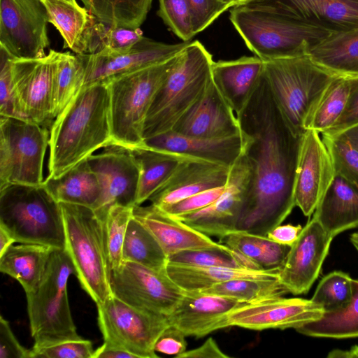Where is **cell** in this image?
<instances>
[{
  "label": "cell",
  "mask_w": 358,
  "mask_h": 358,
  "mask_svg": "<svg viewBox=\"0 0 358 358\" xmlns=\"http://www.w3.org/2000/svg\"><path fill=\"white\" fill-rule=\"evenodd\" d=\"M251 180L236 230L267 236L295 206L294 187L301 136L295 135L271 93L264 71L236 115Z\"/></svg>",
  "instance_id": "obj_1"
},
{
  "label": "cell",
  "mask_w": 358,
  "mask_h": 358,
  "mask_svg": "<svg viewBox=\"0 0 358 358\" xmlns=\"http://www.w3.org/2000/svg\"><path fill=\"white\" fill-rule=\"evenodd\" d=\"M112 144L107 84L83 87L51 124L48 178H57Z\"/></svg>",
  "instance_id": "obj_2"
},
{
  "label": "cell",
  "mask_w": 358,
  "mask_h": 358,
  "mask_svg": "<svg viewBox=\"0 0 358 358\" xmlns=\"http://www.w3.org/2000/svg\"><path fill=\"white\" fill-rule=\"evenodd\" d=\"M213 63L202 43L189 42L154 97L144 123V140L172 131L212 81Z\"/></svg>",
  "instance_id": "obj_3"
},
{
  "label": "cell",
  "mask_w": 358,
  "mask_h": 358,
  "mask_svg": "<svg viewBox=\"0 0 358 358\" xmlns=\"http://www.w3.org/2000/svg\"><path fill=\"white\" fill-rule=\"evenodd\" d=\"M229 18L247 47L263 61L307 54L334 33L250 5L232 7Z\"/></svg>",
  "instance_id": "obj_4"
},
{
  "label": "cell",
  "mask_w": 358,
  "mask_h": 358,
  "mask_svg": "<svg viewBox=\"0 0 358 358\" xmlns=\"http://www.w3.org/2000/svg\"><path fill=\"white\" fill-rule=\"evenodd\" d=\"M0 227L17 243L65 248L60 203L43 184L0 187Z\"/></svg>",
  "instance_id": "obj_5"
},
{
  "label": "cell",
  "mask_w": 358,
  "mask_h": 358,
  "mask_svg": "<svg viewBox=\"0 0 358 358\" xmlns=\"http://www.w3.org/2000/svg\"><path fill=\"white\" fill-rule=\"evenodd\" d=\"M75 268L64 249L55 248L44 275L32 291L26 293L30 330L37 350L82 338L78 334L68 298V281Z\"/></svg>",
  "instance_id": "obj_6"
},
{
  "label": "cell",
  "mask_w": 358,
  "mask_h": 358,
  "mask_svg": "<svg viewBox=\"0 0 358 358\" xmlns=\"http://www.w3.org/2000/svg\"><path fill=\"white\" fill-rule=\"evenodd\" d=\"M178 55L163 63L115 77L105 83L110 96L111 145L128 149L143 145L147 113Z\"/></svg>",
  "instance_id": "obj_7"
},
{
  "label": "cell",
  "mask_w": 358,
  "mask_h": 358,
  "mask_svg": "<svg viewBox=\"0 0 358 358\" xmlns=\"http://www.w3.org/2000/svg\"><path fill=\"white\" fill-rule=\"evenodd\" d=\"M65 231L64 250L81 287L96 304L111 294L102 217L93 208L60 203Z\"/></svg>",
  "instance_id": "obj_8"
},
{
  "label": "cell",
  "mask_w": 358,
  "mask_h": 358,
  "mask_svg": "<svg viewBox=\"0 0 358 358\" xmlns=\"http://www.w3.org/2000/svg\"><path fill=\"white\" fill-rule=\"evenodd\" d=\"M264 62V75L286 122L302 136L306 120L319 97L338 75L307 54Z\"/></svg>",
  "instance_id": "obj_9"
},
{
  "label": "cell",
  "mask_w": 358,
  "mask_h": 358,
  "mask_svg": "<svg viewBox=\"0 0 358 358\" xmlns=\"http://www.w3.org/2000/svg\"><path fill=\"white\" fill-rule=\"evenodd\" d=\"M50 131L34 122L0 115V187L41 185Z\"/></svg>",
  "instance_id": "obj_10"
},
{
  "label": "cell",
  "mask_w": 358,
  "mask_h": 358,
  "mask_svg": "<svg viewBox=\"0 0 358 358\" xmlns=\"http://www.w3.org/2000/svg\"><path fill=\"white\" fill-rule=\"evenodd\" d=\"M97 321L104 343L136 358H157L156 341L170 325L167 316L140 310L113 294L97 303Z\"/></svg>",
  "instance_id": "obj_11"
},
{
  "label": "cell",
  "mask_w": 358,
  "mask_h": 358,
  "mask_svg": "<svg viewBox=\"0 0 358 358\" xmlns=\"http://www.w3.org/2000/svg\"><path fill=\"white\" fill-rule=\"evenodd\" d=\"M112 294L142 310L169 315L182 297L180 288L165 272L130 262L110 271Z\"/></svg>",
  "instance_id": "obj_12"
},
{
  "label": "cell",
  "mask_w": 358,
  "mask_h": 358,
  "mask_svg": "<svg viewBox=\"0 0 358 358\" xmlns=\"http://www.w3.org/2000/svg\"><path fill=\"white\" fill-rule=\"evenodd\" d=\"M48 23L41 0H0V46L15 59L46 55Z\"/></svg>",
  "instance_id": "obj_13"
},
{
  "label": "cell",
  "mask_w": 358,
  "mask_h": 358,
  "mask_svg": "<svg viewBox=\"0 0 358 358\" xmlns=\"http://www.w3.org/2000/svg\"><path fill=\"white\" fill-rule=\"evenodd\" d=\"M59 53L50 50L42 58L12 61L13 85L22 118L45 127L55 120L54 79Z\"/></svg>",
  "instance_id": "obj_14"
},
{
  "label": "cell",
  "mask_w": 358,
  "mask_h": 358,
  "mask_svg": "<svg viewBox=\"0 0 358 358\" xmlns=\"http://www.w3.org/2000/svg\"><path fill=\"white\" fill-rule=\"evenodd\" d=\"M250 180V166L242 150L231 166L225 189L217 199L201 210L173 217L208 236L223 238L236 230Z\"/></svg>",
  "instance_id": "obj_15"
},
{
  "label": "cell",
  "mask_w": 358,
  "mask_h": 358,
  "mask_svg": "<svg viewBox=\"0 0 358 358\" xmlns=\"http://www.w3.org/2000/svg\"><path fill=\"white\" fill-rule=\"evenodd\" d=\"M189 43L169 44L143 36L123 53L76 54L83 68V87L106 83L115 77L163 63L180 54Z\"/></svg>",
  "instance_id": "obj_16"
},
{
  "label": "cell",
  "mask_w": 358,
  "mask_h": 358,
  "mask_svg": "<svg viewBox=\"0 0 358 358\" xmlns=\"http://www.w3.org/2000/svg\"><path fill=\"white\" fill-rule=\"evenodd\" d=\"M335 176L332 157L320 134L306 130L301 138L294 187L295 206L305 216L315 213Z\"/></svg>",
  "instance_id": "obj_17"
},
{
  "label": "cell",
  "mask_w": 358,
  "mask_h": 358,
  "mask_svg": "<svg viewBox=\"0 0 358 358\" xmlns=\"http://www.w3.org/2000/svg\"><path fill=\"white\" fill-rule=\"evenodd\" d=\"M323 308L311 299L271 298L243 303L225 317V327H239L252 330L296 328L320 319Z\"/></svg>",
  "instance_id": "obj_18"
},
{
  "label": "cell",
  "mask_w": 358,
  "mask_h": 358,
  "mask_svg": "<svg viewBox=\"0 0 358 358\" xmlns=\"http://www.w3.org/2000/svg\"><path fill=\"white\" fill-rule=\"evenodd\" d=\"M333 238L315 217L302 228L279 273L288 292L299 295L309 291L320 273Z\"/></svg>",
  "instance_id": "obj_19"
},
{
  "label": "cell",
  "mask_w": 358,
  "mask_h": 358,
  "mask_svg": "<svg viewBox=\"0 0 358 358\" xmlns=\"http://www.w3.org/2000/svg\"><path fill=\"white\" fill-rule=\"evenodd\" d=\"M87 160L98 175L103 188V199L100 208L96 211L106 213L112 205L128 207L136 205L140 177L139 165L130 149L110 145Z\"/></svg>",
  "instance_id": "obj_20"
},
{
  "label": "cell",
  "mask_w": 358,
  "mask_h": 358,
  "mask_svg": "<svg viewBox=\"0 0 358 358\" xmlns=\"http://www.w3.org/2000/svg\"><path fill=\"white\" fill-rule=\"evenodd\" d=\"M264 8L332 32L358 27V0H257Z\"/></svg>",
  "instance_id": "obj_21"
},
{
  "label": "cell",
  "mask_w": 358,
  "mask_h": 358,
  "mask_svg": "<svg viewBox=\"0 0 358 358\" xmlns=\"http://www.w3.org/2000/svg\"><path fill=\"white\" fill-rule=\"evenodd\" d=\"M173 131L205 138H221L241 134L236 115L213 79L199 99L176 122Z\"/></svg>",
  "instance_id": "obj_22"
},
{
  "label": "cell",
  "mask_w": 358,
  "mask_h": 358,
  "mask_svg": "<svg viewBox=\"0 0 358 358\" xmlns=\"http://www.w3.org/2000/svg\"><path fill=\"white\" fill-rule=\"evenodd\" d=\"M229 171L226 165L191 157L181 162L148 200L163 208L199 192L226 185Z\"/></svg>",
  "instance_id": "obj_23"
},
{
  "label": "cell",
  "mask_w": 358,
  "mask_h": 358,
  "mask_svg": "<svg viewBox=\"0 0 358 358\" xmlns=\"http://www.w3.org/2000/svg\"><path fill=\"white\" fill-rule=\"evenodd\" d=\"M243 303L234 299L198 290L185 291L174 308L167 315L170 324L186 336L203 337L225 327V317Z\"/></svg>",
  "instance_id": "obj_24"
},
{
  "label": "cell",
  "mask_w": 358,
  "mask_h": 358,
  "mask_svg": "<svg viewBox=\"0 0 358 358\" xmlns=\"http://www.w3.org/2000/svg\"><path fill=\"white\" fill-rule=\"evenodd\" d=\"M132 214L154 236L167 257L186 250L227 248L152 204L135 205Z\"/></svg>",
  "instance_id": "obj_25"
},
{
  "label": "cell",
  "mask_w": 358,
  "mask_h": 358,
  "mask_svg": "<svg viewBox=\"0 0 358 358\" xmlns=\"http://www.w3.org/2000/svg\"><path fill=\"white\" fill-rule=\"evenodd\" d=\"M143 145L231 167L242 152L243 140L241 134L221 138H205L188 136L171 131L145 139Z\"/></svg>",
  "instance_id": "obj_26"
},
{
  "label": "cell",
  "mask_w": 358,
  "mask_h": 358,
  "mask_svg": "<svg viewBox=\"0 0 358 358\" xmlns=\"http://www.w3.org/2000/svg\"><path fill=\"white\" fill-rule=\"evenodd\" d=\"M264 71V62L257 56L213 62L211 71L214 84L236 115L249 100Z\"/></svg>",
  "instance_id": "obj_27"
},
{
  "label": "cell",
  "mask_w": 358,
  "mask_h": 358,
  "mask_svg": "<svg viewBox=\"0 0 358 358\" xmlns=\"http://www.w3.org/2000/svg\"><path fill=\"white\" fill-rule=\"evenodd\" d=\"M332 238L358 226V185L336 176L313 213Z\"/></svg>",
  "instance_id": "obj_28"
},
{
  "label": "cell",
  "mask_w": 358,
  "mask_h": 358,
  "mask_svg": "<svg viewBox=\"0 0 358 358\" xmlns=\"http://www.w3.org/2000/svg\"><path fill=\"white\" fill-rule=\"evenodd\" d=\"M43 185L59 203L84 206L95 210L101 206L103 188L87 158L59 177H47Z\"/></svg>",
  "instance_id": "obj_29"
},
{
  "label": "cell",
  "mask_w": 358,
  "mask_h": 358,
  "mask_svg": "<svg viewBox=\"0 0 358 358\" xmlns=\"http://www.w3.org/2000/svg\"><path fill=\"white\" fill-rule=\"evenodd\" d=\"M55 248L29 243L11 245L0 255V271L17 280L25 293L41 282Z\"/></svg>",
  "instance_id": "obj_30"
},
{
  "label": "cell",
  "mask_w": 358,
  "mask_h": 358,
  "mask_svg": "<svg viewBox=\"0 0 358 358\" xmlns=\"http://www.w3.org/2000/svg\"><path fill=\"white\" fill-rule=\"evenodd\" d=\"M140 167L136 205H141L191 156L142 146L130 149Z\"/></svg>",
  "instance_id": "obj_31"
},
{
  "label": "cell",
  "mask_w": 358,
  "mask_h": 358,
  "mask_svg": "<svg viewBox=\"0 0 358 358\" xmlns=\"http://www.w3.org/2000/svg\"><path fill=\"white\" fill-rule=\"evenodd\" d=\"M308 55L336 74L358 75V27L332 33L310 48Z\"/></svg>",
  "instance_id": "obj_32"
},
{
  "label": "cell",
  "mask_w": 358,
  "mask_h": 358,
  "mask_svg": "<svg viewBox=\"0 0 358 358\" xmlns=\"http://www.w3.org/2000/svg\"><path fill=\"white\" fill-rule=\"evenodd\" d=\"M280 269L252 271L241 268L197 267L168 262L166 273L185 291L201 290L235 278H279Z\"/></svg>",
  "instance_id": "obj_33"
},
{
  "label": "cell",
  "mask_w": 358,
  "mask_h": 358,
  "mask_svg": "<svg viewBox=\"0 0 358 358\" xmlns=\"http://www.w3.org/2000/svg\"><path fill=\"white\" fill-rule=\"evenodd\" d=\"M48 22L52 24L64 39V48L84 54L83 42L87 30L96 20L85 7L66 0H41Z\"/></svg>",
  "instance_id": "obj_34"
},
{
  "label": "cell",
  "mask_w": 358,
  "mask_h": 358,
  "mask_svg": "<svg viewBox=\"0 0 358 358\" xmlns=\"http://www.w3.org/2000/svg\"><path fill=\"white\" fill-rule=\"evenodd\" d=\"M219 243L247 256L264 270L281 269L292 245L276 243L268 236L235 230Z\"/></svg>",
  "instance_id": "obj_35"
},
{
  "label": "cell",
  "mask_w": 358,
  "mask_h": 358,
  "mask_svg": "<svg viewBox=\"0 0 358 358\" xmlns=\"http://www.w3.org/2000/svg\"><path fill=\"white\" fill-rule=\"evenodd\" d=\"M352 297L343 308L324 312L322 316L295 330L303 335L333 338L358 337V279L352 280Z\"/></svg>",
  "instance_id": "obj_36"
},
{
  "label": "cell",
  "mask_w": 358,
  "mask_h": 358,
  "mask_svg": "<svg viewBox=\"0 0 358 358\" xmlns=\"http://www.w3.org/2000/svg\"><path fill=\"white\" fill-rule=\"evenodd\" d=\"M350 92L349 76L337 75L311 110L306 122V130H314L320 134L330 131L344 113Z\"/></svg>",
  "instance_id": "obj_37"
},
{
  "label": "cell",
  "mask_w": 358,
  "mask_h": 358,
  "mask_svg": "<svg viewBox=\"0 0 358 358\" xmlns=\"http://www.w3.org/2000/svg\"><path fill=\"white\" fill-rule=\"evenodd\" d=\"M122 262H130L165 272L168 257L150 231L132 214L122 248Z\"/></svg>",
  "instance_id": "obj_38"
},
{
  "label": "cell",
  "mask_w": 358,
  "mask_h": 358,
  "mask_svg": "<svg viewBox=\"0 0 358 358\" xmlns=\"http://www.w3.org/2000/svg\"><path fill=\"white\" fill-rule=\"evenodd\" d=\"M198 291L228 297L243 303L282 296L288 293L279 278H235Z\"/></svg>",
  "instance_id": "obj_39"
},
{
  "label": "cell",
  "mask_w": 358,
  "mask_h": 358,
  "mask_svg": "<svg viewBox=\"0 0 358 358\" xmlns=\"http://www.w3.org/2000/svg\"><path fill=\"white\" fill-rule=\"evenodd\" d=\"M97 21L137 28L145 21L152 0H80Z\"/></svg>",
  "instance_id": "obj_40"
},
{
  "label": "cell",
  "mask_w": 358,
  "mask_h": 358,
  "mask_svg": "<svg viewBox=\"0 0 358 358\" xmlns=\"http://www.w3.org/2000/svg\"><path fill=\"white\" fill-rule=\"evenodd\" d=\"M140 27L112 26L96 20L84 37V54H118L129 50L143 38Z\"/></svg>",
  "instance_id": "obj_41"
},
{
  "label": "cell",
  "mask_w": 358,
  "mask_h": 358,
  "mask_svg": "<svg viewBox=\"0 0 358 358\" xmlns=\"http://www.w3.org/2000/svg\"><path fill=\"white\" fill-rule=\"evenodd\" d=\"M320 135L331 154L336 173L358 185V123Z\"/></svg>",
  "instance_id": "obj_42"
},
{
  "label": "cell",
  "mask_w": 358,
  "mask_h": 358,
  "mask_svg": "<svg viewBox=\"0 0 358 358\" xmlns=\"http://www.w3.org/2000/svg\"><path fill=\"white\" fill-rule=\"evenodd\" d=\"M83 80V68L78 57L70 52H60L54 79L55 119L81 89Z\"/></svg>",
  "instance_id": "obj_43"
},
{
  "label": "cell",
  "mask_w": 358,
  "mask_h": 358,
  "mask_svg": "<svg viewBox=\"0 0 358 358\" xmlns=\"http://www.w3.org/2000/svg\"><path fill=\"white\" fill-rule=\"evenodd\" d=\"M133 207L112 205L103 219L104 243L110 271L122 263V248Z\"/></svg>",
  "instance_id": "obj_44"
},
{
  "label": "cell",
  "mask_w": 358,
  "mask_h": 358,
  "mask_svg": "<svg viewBox=\"0 0 358 358\" xmlns=\"http://www.w3.org/2000/svg\"><path fill=\"white\" fill-rule=\"evenodd\" d=\"M352 280L343 271L331 272L320 280L311 300L320 305L324 312L341 309L351 299Z\"/></svg>",
  "instance_id": "obj_45"
},
{
  "label": "cell",
  "mask_w": 358,
  "mask_h": 358,
  "mask_svg": "<svg viewBox=\"0 0 358 358\" xmlns=\"http://www.w3.org/2000/svg\"><path fill=\"white\" fill-rule=\"evenodd\" d=\"M168 262L197 267L241 268L231 255L229 247L226 248H198L180 251L168 257Z\"/></svg>",
  "instance_id": "obj_46"
},
{
  "label": "cell",
  "mask_w": 358,
  "mask_h": 358,
  "mask_svg": "<svg viewBox=\"0 0 358 358\" xmlns=\"http://www.w3.org/2000/svg\"><path fill=\"white\" fill-rule=\"evenodd\" d=\"M157 15L165 24L183 41L195 36L187 0H159Z\"/></svg>",
  "instance_id": "obj_47"
},
{
  "label": "cell",
  "mask_w": 358,
  "mask_h": 358,
  "mask_svg": "<svg viewBox=\"0 0 358 358\" xmlns=\"http://www.w3.org/2000/svg\"><path fill=\"white\" fill-rule=\"evenodd\" d=\"M13 58L3 48H0V115L22 118L13 80Z\"/></svg>",
  "instance_id": "obj_48"
},
{
  "label": "cell",
  "mask_w": 358,
  "mask_h": 358,
  "mask_svg": "<svg viewBox=\"0 0 358 358\" xmlns=\"http://www.w3.org/2000/svg\"><path fill=\"white\" fill-rule=\"evenodd\" d=\"M95 350L86 339L68 341L48 347L31 349V358H93Z\"/></svg>",
  "instance_id": "obj_49"
},
{
  "label": "cell",
  "mask_w": 358,
  "mask_h": 358,
  "mask_svg": "<svg viewBox=\"0 0 358 358\" xmlns=\"http://www.w3.org/2000/svg\"><path fill=\"white\" fill-rule=\"evenodd\" d=\"M195 35L211 24L222 13L231 8L222 0H187Z\"/></svg>",
  "instance_id": "obj_50"
},
{
  "label": "cell",
  "mask_w": 358,
  "mask_h": 358,
  "mask_svg": "<svg viewBox=\"0 0 358 358\" xmlns=\"http://www.w3.org/2000/svg\"><path fill=\"white\" fill-rule=\"evenodd\" d=\"M225 187L226 185L199 192L159 209L173 217L195 212L209 206L217 199L224 191Z\"/></svg>",
  "instance_id": "obj_51"
},
{
  "label": "cell",
  "mask_w": 358,
  "mask_h": 358,
  "mask_svg": "<svg viewBox=\"0 0 358 358\" xmlns=\"http://www.w3.org/2000/svg\"><path fill=\"white\" fill-rule=\"evenodd\" d=\"M0 358H31V349L20 343L3 316L0 317Z\"/></svg>",
  "instance_id": "obj_52"
},
{
  "label": "cell",
  "mask_w": 358,
  "mask_h": 358,
  "mask_svg": "<svg viewBox=\"0 0 358 358\" xmlns=\"http://www.w3.org/2000/svg\"><path fill=\"white\" fill-rule=\"evenodd\" d=\"M185 337L181 331L170 324L156 341L155 351L176 357L186 351L187 344Z\"/></svg>",
  "instance_id": "obj_53"
},
{
  "label": "cell",
  "mask_w": 358,
  "mask_h": 358,
  "mask_svg": "<svg viewBox=\"0 0 358 358\" xmlns=\"http://www.w3.org/2000/svg\"><path fill=\"white\" fill-rule=\"evenodd\" d=\"M349 78L350 92L345 112L337 124L323 134L335 133L358 123V75L350 76Z\"/></svg>",
  "instance_id": "obj_54"
},
{
  "label": "cell",
  "mask_w": 358,
  "mask_h": 358,
  "mask_svg": "<svg viewBox=\"0 0 358 358\" xmlns=\"http://www.w3.org/2000/svg\"><path fill=\"white\" fill-rule=\"evenodd\" d=\"M176 358H229L211 337L208 338L200 346L186 350L176 357Z\"/></svg>",
  "instance_id": "obj_55"
},
{
  "label": "cell",
  "mask_w": 358,
  "mask_h": 358,
  "mask_svg": "<svg viewBox=\"0 0 358 358\" xmlns=\"http://www.w3.org/2000/svg\"><path fill=\"white\" fill-rule=\"evenodd\" d=\"M302 230L301 225H278L270 231L267 236L271 240L284 245H292L297 240Z\"/></svg>",
  "instance_id": "obj_56"
},
{
  "label": "cell",
  "mask_w": 358,
  "mask_h": 358,
  "mask_svg": "<svg viewBox=\"0 0 358 358\" xmlns=\"http://www.w3.org/2000/svg\"><path fill=\"white\" fill-rule=\"evenodd\" d=\"M93 358H136L132 354L114 345L103 343L95 350Z\"/></svg>",
  "instance_id": "obj_57"
},
{
  "label": "cell",
  "mask_w": 358,
  "mask_h": 358,
  "mask_svg": "<svg viewBox=\"0 0 358 358\" xmlns=\"http://www.w3.org/2000/svg\"><path fill=\"white\" fill-rule=\"evenodd\" d=\"M328 358H354L358 357V345H354L348 350L335 349L329 352Z\"/></svg>",
  "instance_id": "obj_58"
},
{
  "label": "cell",
  "mask_w": 358,
  "mask_h": 358,
  "mask_svg": "<svg viewBox=\"0 0 358 358\" xmlns=\"http://www.w3.org/2000/svg\"><path fill=\"white\" fill-rule=\"evenodd\" d=\"M14 238L3 228L0 227V255H3L13 243Z\"/></svg>",
  "instance_id": "obj_59"
},
{
  "label": "cell",
  "mask_w": 358,
  "mask_h": 358,
  "mask_svg": "<svg viewBox=\"0 0 358 358\" xmlns=\"http://www.w3.org/2000/svg\"><path fill=\"white\" fill-rule=\"evenodd\" d=\"M230 7L247 5L257 0H222Z\"/></svg>",
  "instance_id": "obj_60"
},
{
  "label": "cell",
  "mask_w": 358,
  "mask_h": 358,
  "mask_svg": "<svg viewBox=\"0 0 358 358\" xmlns=\"http://www.w3.org/2000/svg\"><path fill=\"white\" fill-rule=\"evenodd\" d=\"M350 241L358 252V234L356 232L351 235Z\"/></svg>",
  "instance_id": "obj_61"
},
{
  "label": "cell",
  "mask_w": 358,
  "mask_h": 358,
  "mask_svg": "<svg viewBox=\"0 0 358 358\" xmlns=\"http://www.w3.org/2000/svg\"><path fill=\"white\" fill-rule=\"evenodd\" d=\"M66 1H70L73 3H76V4L78 3L76 0H66Z\"/></svg>",
  "instance_id": "obj_62"
},
{
  "label": "cell",
  "mask_w": 358,
  "mask_h": 358,
  "mask_svg": "<svg viewBox=\"0 0 358 358\" xmlns=\"http://www.w3.org/2000/svg\"><path fill=\"white\" fill-rule=\"evenodd\" d=\"M358 234V231L356 232Z\"/></svg>",
  "instance_id": "obj_63"
}]
</instances>
